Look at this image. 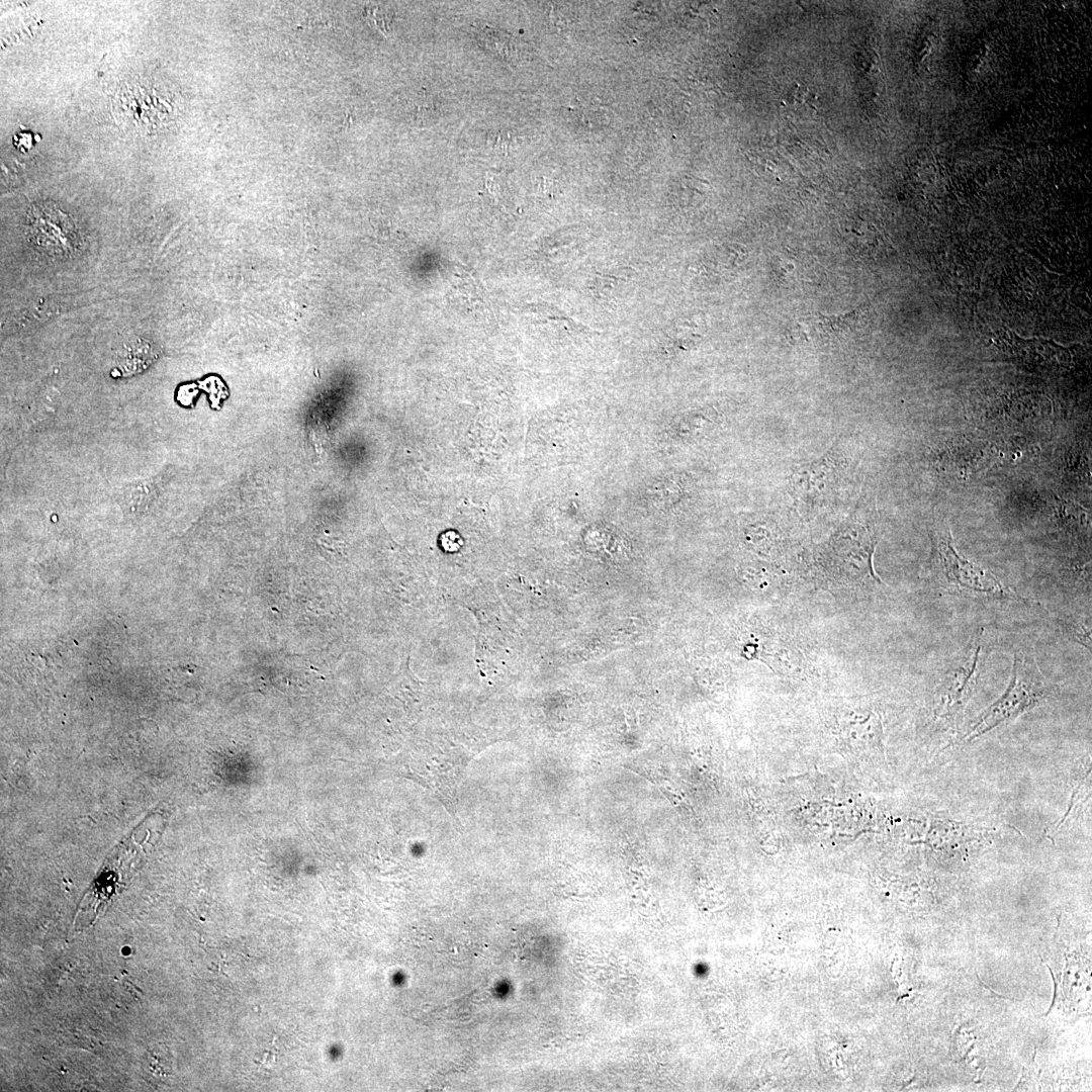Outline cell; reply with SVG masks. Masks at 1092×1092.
Segmentation results:
<instances>
[{
  "instance_id": "obj_1",
  "label": "cell",
  "mask_w": 1092,
  "mask_h": 1092,
  "mask_svg": "<svg viewBox=\"0 0 1092 1092\" xmlns=\"http://www.w3.org/2000/svg\"><path fill=\"white\" fill-rule=\"evenodd\" d=\"M927 577L940 595L1026 603L1024 598L1003 584L993 573L963 556L953 544L947 525H940L932 533Z\"/></svg>"
},
{
  "instance_id": "obj_2",
  "label": "cell",
  "mask_w": 1092,
  "mask_h": 1092,
  "mask_svg": "<svg viewBox=\"0 0 1092 1092\" xmlns=\"http://www.w3.org/2000/svg\"><path fill=\"white\" fill-rule=\"evenodd\" d=\"M1011 673L1006 692L980 717L971 730V736L980 735L1018 716L1054 690V685L1043 676L1030 650L1018 648L1014 651Z\"/></svg>"
},
{
  "instance_id": "obj_3",
  "label": "cell",
  "mask_w": 1092,
  "mask_h": 1092,
  "mask_svg": "<svg viewBox=\"0 0 1092 1092\" xmlns=\"http://www.w3.org/2000/svg\"><path fill=\"white\" fill-rule=\"evenodd\" d=\"M878 544L876 530L871 524L853 522L841 528L826 544L824 556L830 570L851 582L877 585L873 556Z\"/></svg>"
},
{
  "instance_id": "obj_4",
  "label": "cell",
  "mask_w": 1092,
  "mask_h": 1092,
  "mask_svg": "<svg viewBox=\"0 0 1092 1092\" xmlns=\"http://www.w3.org/2000/svg\"><path fill=\"white\" fill-rule=\"evenodd\" d=\"M989 639L983 627L977 630L942 672L937 687L939 716L953 718L971 697L989 654Z\"/></svg>"
},
{
  "instance_id": "obj_5",
  "label": "cell",
  "mask_w": 1092,
  "mask_h": 1092,
  "mask_svg": "<svg viewBox=\"0 0 1092 1092\" xmlns=\"http://www.w3.org/2000/svg\"><path fill=\"white\" fill-rule=\"evenodd\" d=\"M31 241L46 253L64 257L79 246L78 229L70 215L53 204L33 205L27 217Z\"/></svg>"
},
{
  "instance_id": "obj_6",
  "label": "cell",
  "mask_w": 1092,
  "mask_h": 1092,
  "mask_svg": "<svg viewBox=\"0 0 1092 1092\" xmlns=\"http://www.w3.org/2000/svg\"><path fill=\"white\" fill-rule=\"evenodd\" d=\"M839 463L829 453L818 461L801 466L793 474L795 492L804 502H821L832 495L839 483Z\"/></svg>"
}]
</instances>
